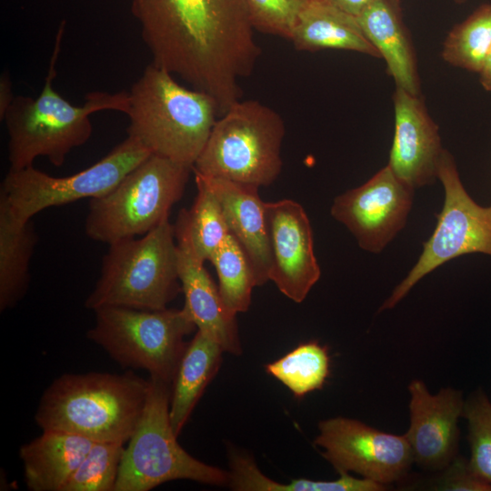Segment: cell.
Returning a JSON list of instances; mask_svg holds the SVG:
<instances>
[{"instance_id":"cell-1","label":"cell","mask_w":491,"mask_h":491,"mask_svg":"<svg viewBox=\"0 0 491 491\" xmlns=\"http://www.w3.org/2000/svg\"><path fill=\"white\" fill-rule=\"evenodd\" d=\"M153 64L209 94L220 115L261 55L245 0H132Z\"/></svg>"},{"instance_id":"cell-2","label":"cell","mask_w":491,"mask_h":491,"mask_svg":"<svg viewBox=\"0 0 491 491\" xmlns=\"http://www.w3.org/2000/svg\"><path fill=\"white\" fill-rule=\"evenodd\" d=\"M64 31L65 22H62L39 95L15 96L3 118L8 134L11 170L31 166L41 156L47 158L55 166H61L73 149L90 139L93 133L92 114L104 110L127 112L128 91L89 92L84 104L75 105L54 89Z\"/></svg>"},{"instance_id":"cell-3","label":"cell","mask_w":491,"mask_h":491,"mask_svg":"<svg viewBox=\"0 0 491 491\" xmlns=\"http://www.w3.org/2000/svg\"><path fill=\"white\" fill-rule=\"evenodd\" d=\"M149 388L135 373L65 374L44 392L35 419L43 430H61L93 441L129 440Z\"/></svg>"},{"instance_id":"cell-4","label":"cell","mask_w":491,"mask_h":491,"mask_svg":"<svg viewBox=\"0 0 491 491\" xmlns=\"http://www.w3.org/2000/svg\"><path fill=\"white\" fill-rule=\"evenodd\" d=\"M127 135L152 154L194 166L220 115L207 93L151 63L128 91Z\"/></svg>"},{"instance_id":"cell-5","label":"cell","mask_w":491,"mask_h":491,"mask_svg":"<svg viewBox=\"0 0 491 491\" xmlns=\"http://www.w3.org/2000/svg\"><path fill=\"white\" fill-rule=\"evenodd\" d=\"M182 291L175 225L165 220L141 237L109 245L85 307L161 310Z\"/></svg>"},{"instance_id":"cell-6","label":"cell","mask_w":491,"mask_h":491,"mask_svg":"<svg viewBox=\"0 0 491 491\" xmlns=\"http://www.w3.org/2000/svg\"><path fill=\"white\" fill-rule=\"evenodd\" d=\"M285 124L257 100H238L216 120L193 166L207 177L269 185L279 175Z\"/></svg>"},{"instance_id":"cell-7","label":"cell","mask_w":491,"mask_h":491,"mask_svg":"<svg viewBox=\"0 0 491 491\" xmlns=\"http://www.w3.org/2000/svg\"><path fill=\"white\" fill-rule=\"evenodd\" d=\"M191 172L190 165L152 154L111 191L90 200L85 234L108 246L145 235L168 219Z\"/></svg>"},{"instance_id":"cell-8","label":"cell","mask_w":491,"mask_h":491,"mask_svg":"<svg viewBox=\"0 0 491 491\" xmlns=\"http://www.w3.org/2000/svg\"><path fill=\"white\" fill-rule=\"evenodd\" d=\"M171 386L149 378L144 409L124 450L115 491H149L181 479L229 484V471L199 461L178 444L169 416Z\"/></svg>"},{"instance_id":"cell-9","label":"cell","mask_w":491,"mask_h":491,"mask_svg":"<svg viewBox=\"0 0 491 491\" xmlns=\"http://www.w3.org/2000/svg\"><path fill=\"white\" fill-rule=\"evenodd\" d=\"M87 337L123 367L142 368L172 385L195 325L182 309L105 306L95 310Z\"/></svg>"},{"instance_id":"cell-10","label":"cell","mask_w":491,"mask_h":491,"mask_svg":"<svg viewBox=\"0 0 491 491\" xmlns=\"http://www.w3.org/2000/svg\"><path fill=\"white\" fill-rule=\"evenodd\" d=\"M151 155L137 139L127 135L99 161L71 175L52 176L33 165L9 169L0 196L16 219L29 221L45 209L105 195Z\"/></svg>"},{"instance_id":"cell-11","label":"cell","mask_w":491,"mask_h":491,"mask_svg":"<svg viewBox=\"0 0 491 491\" xmlns=\"http://www.w3.org/2000/svg\"><path fill=\"white\" fill-rule=\"evenodd\" d=\"M437 179L445 199L437 224L406 276L395 287L378 312L394 308L426 275L445 263L467 254L491 256V205L476 203L465 189L453 155L444 149Z\"/></svg>"},{"instance_id":"cell-12","label":"cell","mask_w":491,"mask_h":491,"mask_svg":"<svg viewBox=\"0 0 491 491\" xmlns=\"http://www.w3.org/2000/svg\"><path fill=\"white\" fill-rule=\"evenodd\" d=\"M316 446L339 473H356L388 486L405 479L414 463L405 435L380 431L356 419L320 421Z\"/></svg>"},{"instance_id":"cell-13","label":"cell","mask_w":491,"mask_h":491,"mask_svg":"<svg viewBox=\"0 0 491 491\" xmlns=\"http://www.w3.org/2000/svg\"><path fill=\"white\" fill-rule=\"evenodd\" d=\"M415 190L386 165L362 185L338 195L331 215L369 253H381L406 224Z\"/></svg>"},{"instance_id":"cell-14","label":"cell","mask_w":491,"mask_h":491,"mask_svg":"<svg viewBox=\"0 0 491 491\" xmlns=\"http://www.w3.org/2000/svg\"><path fill=\"white\" fill-rule=\"evenodd\" d=\"M266 216L272 254L269 280L286 297L301 303L321 276L309 218L291 199L266 202Z\"/></svg>"},{"instance_id":"cell-15","label":"cell","mask_w":491,"mask_h":491,"mask_svg":"<svg viewBox=\"0 0 491 491\" xmlns=\"http://www.w3.org/2000/svg\"><path fill=\"white\" fill-rule=\"evenodd\" d=\"M408 392L410 424L405 436L414 463L426 471L436 473L458 455L463 394L446 386L434 395L421 379H413Z\"/></svg>"},{"instance_id":"cell-16","label":"cell","mask_w":491,"mask_h":491,"mask_svg":"<svg viewBox=\"0 0 491 491\" xmlns=\"http://www.w3.org/2000/svg\"><path fill=\"white\" fill-rule=\"evenodd\" d=\"M395 133L387 165L414 189L437 179L444 152L438 128L420 95L396 87L394 95Z\"/></svg>"},{"instance_id":"cell-17","label":"cell","mask_w":491,"mask_h":491,"mask_svg":"<svg viewBox=\"0 0 491 491\" xmlns=\"http://www.w3.org/2000/svg\"><path fill=\"white\" fill-rule=\"evenodd\" d=\"M175 233L178 255V277L185 296L183 309L201 331L223 348L224 352L242 353L235 316L225 307L210 275L194 248L181 213Z\"/></svg>"},{"instance_id":"cell-18","label":"cell","mask_w":491,"mask_h":491,"mask_svg":"<svg viewBox=\"0 0 491 491\" xmlns=\"http://www.w3.org/2000/svg\"><path fill=\"white\" fill-rule=\"evenodd\" d=\"M195 174L205 180L217 197L228 231L246 255L256 286L264 285L269 281L272 254L266 202L259 196V187Z\"/></svg>"},{"instance_id":"cell-19","label":"cell","mask_w":491,"mask_h":491,"mask_svg":"<svg viewBox=\"0 0 491 491\" xmlns=\"http://www.w3.org/2000/svg\"><path fill=\"white\" fill-rule=\"evenodd\" d=\"M356 18L379 57L386 63L396 87L420 95L416 55L398 0H376Z\"/></svg>"},{"instance_id":"cell-20","label":"cell","mask_w":491,"mask_h":491,"mask_svg":"<svg viewBox=\"0 0 491 491\" xmlns=\"http://www.w3.org/2000/svg\"><path fill=\"white\" fill-rule=\"evenodd\" d=\"M95 441L61 430H43L19 450L31 491H62Z\"/></svg>"},{"instance_id":"cell-21","label":"cell","mask_w":491,"mask_h":491,"mask_svg":"<svg viewBox=\"0 0 491 491\" xmlns=\"http://www.w3.org/2000/svg\"><path fill=\"white\" fill-rule=\"evenodd\" d=\"M290 41L300 51L337 49L379 57L356 17L328 0H306Z\"/></svg>"},{"instance_id":"cell-22","label":"cell","mask_w":491,"mask_h":491,"mask_svg":"<svg viewBox=\"0 0 491 491\" xmlns=\"http://www.w3.org/2000/svg\"><path fill=\"white\" fill-rule=\"evenodd\" d=\"M223 352L219 344L199 330L187 344L171 386L169 416L177 436L217 373Z\"/></svg>"},{"instance_id":"cell-23","label":"cell","mask_w":491,"mask_h":491,"mask_svg":"<svg viewBox=\"0 0 491 491\" xmlns=\"http://www.w3.org/2000/svg\"><path fill=\"white\" fill-rule=\"evenodd\" d=\"M31 220L20 221L0 196V310L14 306L29 283V265L37 242Z\"/></svg>"},{"instance_id":"cell-24","label":"cell","mask_w":491,"mask_h":491,"mask_svg":"<svg viewBox=\"0 0 491 491\" xmlns=\"http://www.w3.org/2000/svg\"><path fill=\"white\" fill-rule=\"evenodd\" d=\"M327 348L316 341L302 343L283 357L266 366V371L301 398L321 389L330 373Z\"/></svg>"},{"instance_id":"cell-25","label":"cell","mask_w":491,"mask_h":491,"mask_svg":"<svg viewBox=\"0 0 491 491\" xmlns=\"http://www.w3.org/2000/svg\"><path fill=\"white\" fill-rule=\"evenodd\" d=\"M491 49V3L478 6L446 37L443 59L470 72L479 73Z\"/></svg>"},{"instance_id":"cell-26","label":"cell","mask_w":491,"mask_h":491,"mask_svg":"<svg viewBox=\"0 0 491 491\" xmlns=\"http://www.w3.org/2000/svg\"><path fill=\"white\" fill-rule=\"evenodd\" d=\"M209 261L217 273L218 289L225 307L235 316L246 312L256 282L246 255L230 233Z\"/></svg>"},{"instance_id":"cell-27","label":"cell","mask_w":491,"mask_h":491,"mask_svg":"<svg viewBox=\"0 0 491 491\" xmlns=\"http://www.w3.org/2000/svg\"><path fill=\"white\" fill-rule=\"evenodd\" d=\"M195 180L197 195L189 210L183 208V215L198 257L209 261L229 234L221 205L215 193L197 174Z\"/></svg>"},{"instance_id":"cell-28","label":"cell","mask_w":491,"mask_h":491,"mask_svg":"<svg viewBox=\"0 0 491 491\" xmlns=\"http://www.w3.org/2000/svg\"><path fill=\"white\" fill-rule=\"evenodd\" d=\"M124 443L95 441L62 491H115Z\"/></svg>"},{"instance_id":"cell-29","label":"cell","mask_w":491,"mask_h":491,"mask_svg":"<svg viewBox=\"0 0 491 491\" xmlns=\"http://www.w3.org/2000/svg\"><path fill=\"white\" fill-rule=\"evenodd\" d=\"M462 416L467 421L470 466L491 486V402L482 389L465 400Z\"/></svg>"},{"instance_id":"cell-30","label":"cell","mask_w":491,"mask_h":491,"mask_svg":"<svg viewBox=\"0 0 491 491\" xmlns=\"http://www.w3.org/2000/svg\"><path fill=\"white\" fill-rule=\"evenodd\" d=\"M306 0H245L255 30L290 41Z\"/></svg>"},{"instance_id":"cell-31","label":"cell","mask_w":491,"mask_h":491,"mask_svg":"<svg viewBox=\"0 0 491 491\" xmlns=\"http://www.w3.org/2000/svg\"><path fill=\"white\" fill-rule=\"evenodd\" d=\"M431 489L443 491H491V486L480 478L469 460L457 455L444 469L436 472Z\"/></svg>"},{"instance_id":"cell-32","label":"cell","mask_w":491,"mask_h":491,"mask_svg":"<svg viewBox=\"0 0 491 491\" xmlns=\"http://www.w3.org/2000/svg\"><path fill=\"white\" fill-rule=\"evenodd\" d=\"M15 95L11 76L5 71L0 76V119L3 120L6 111L11 106Z\"/></svg>"},{"instance_id":"cell-33","label":"cell","mask_w":491,"mask_h":491,"mask_svg":"<svg viewBox=\"0 0 491 491\" xmlns=\"http://www.w3.org/2000/svg\"><path fill=\"white\" fill-rule=\"evenodd\" d=\"M340 10L357 17L376 0H328Z\"/></svg>"},{"instance_id":"cell-34","label":"cell","mask_w":491,"mask_h":491,"mask_svg":"<svg viewBox=\"0 0 491 491\" xmlns=\"http://www.w3.org/2000/svg\"><path fill=\"white\" fill-rule=\"evenodd\" d=\"M478 75L479 81L483 88L488 92H491V49Z\"/></svg>"},{"instance_id":"cell-35","label":"cell","mask_w":491,"mask_h":491,"mask_svg":"<svg viewBox=\"0 0 491 491\" xmlns=\"http://www.w3.org/2000/svg\"><path fill=\"white\" fill-rule=\"evenodd\" d=\"M457 3H463V2H466V0H456Z\"/></svg>"}]
</instances>
